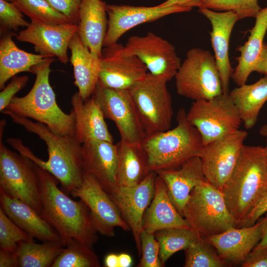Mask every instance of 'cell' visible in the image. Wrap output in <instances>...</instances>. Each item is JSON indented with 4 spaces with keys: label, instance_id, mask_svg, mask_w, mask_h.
Masks as SVG:
<instances>
[{
    "label": "cell",
    "instance_id": "obj_46",
    "mask_svg": "<svg viewBox=\"0 0 267 267\" xmlns=\"http://www.w3.org/2000/svg\"><path fill=\"white\" fill-rule=\"evenodd\" d=\"M203 1L204 0H167L159 5L162 7L178 5L192 9L194 7H200Z\"/></svg>",
    "mask_w": 267,
    "mask_h": 267
},
{
    "label": "cell",
    "instance_id": "obj_6",
    "mask_svg": "<svg viewBox=\"0 0 267 267\" xmlns=\"http://www.w3.org/2000/svg\"><path fill=\"white\" fill-rule=\"evenodd\" d=\"M182 217L203 238L235 227L222 191L207 181L191 191Z\"/></svg>",
    "mask_w": 267,
    "mask_h": 267
},
{
    "label": "cell",
    "instance_id": "obj_37",
    "mask_svg": "<svg viewBox=\"0 0 267 267\" xmlns=\"http://www.w3.org/2000/svg\"><path fill=\"white\" fill-rule=\"evenodd\" d=\"M215 11H232L239 19L255 18L261 10L258 0H204L202 5Z\"/></svg>",
    "mask_w": 267,
    "mask_h": 267
},
{
    "label": "cell",
    "instance_id": "obj_50",
    "mask_svg": "<svg viewBox=\"0 0 267 267\" xmlns=\"http://www.w3.org/2000/svg\"><path fill=\"white\" fill-rule=\"evenodd\" d=\"M119 267H130L132 266V257L128 254L121 253L118 255Z\"/></svg>",
    "mask_w": 267,
    "mask_h": 267
},
{
    "label": "cell",
    "instance_id": "obj_8",
    "mask_svg": "<svg viewBox=\"0 0 267 267\" xmlns=\"http://www.w3.org/2000/svg\"><path fill=\"white\" fill-rule=\"evenodd\" d=\"M175 78L178 94L194 101L223 93L215 56L207 50L189 49Z\"/></svg>",
    "mask_w": 267,
    "mask_h": 267
},
{
    "label": "cell",
    "instance_id": "obj_34",
    "mask_svg": "<svg viewBox=\"0 0 267 267\" xmlns=\"http://www.w3.org/2000/svg\"><path fill=\"white\" fill-rule=\"evenodd\" d=\"M97 255L79 241L73 240L66 244L51 267H99Z\"/></svg>",
    "mask_w": 267,
    "mask_h": 267
},
{
    "label": "cell",
    "instance_id": "obj_48",
    "mask_svg": "<svg viewBox=\"0 0 267 267\" xmlns=\"http://www.w3.org/2000/svg\"><path fill=\"white\" fill-rule=\"evenodd\" d=\"M265 214V217L264 218V221L262 238L253 249H261L267 248V212Z\"/></svg>",
    "mask_w": 267,
    "mask_h": 267
},
{
    "label": "cell",
    "instance_id": "obj_13",
    "mask_svg": "<svg viewBox=\"0 0 267 267\" xmlns=\"http://www.w3.org/2000/svg\"><path fill=\"white\" fill-rule=\"evenodd\" d=\"M125 46L129 54L145 64L150 73L167 82L175 78L181 64L174 45L152 32L130 37Z\"/></svg>",
    "mask_w": 267,
    "mask_h": 267
},
{
    "label": "cell",
    "instance_id": "obj_36",
    "mask_svg": "<svg viewBox=\"0 0 267 267\" xmlns=\"http://www.w3.org/2000/svg\"><path fill=\"white\" fill-rule=\"evenodd\" d=\"M184 251V267L231 266L220 256L215 247L203 238H200Z\"/></svg>",
    "mask_w": 267,
    "mask_h": 267
},
{
    "label": "cell",
    "instance_id": "obj_44",
    "mask_svg": "<svg viewBox=\"0 0 267 267\" xmlns=\"http://www.w3.org/2000/svg\"><path fill=\"white\" fill-rule=\"evenodd\" d=\"M267 212V191L257 205L249 213L241 227L253 225Z\"/></svg>",
    "mask_w": 267,
    "mask_h": 267
},
{
    "label": "cell",
    "instance_id": "obj_41",
    "mask_svg": "<svg viewBox=\"0 0 267 267\" xmlns=\"http://www.w3.org/2000/svg\"><path fill=\"white\" fill-rule=\"evenodd\" d=\"M29 80L27 75L14 76L9 83L0 92V111L8 106L15 95L26 85Z\"/></svg>",
    "mask_w": 267,
    "mask_h": 267
},
{
    "label": "cell",
    "instance_id": "obj_51",
    "mask_svg": "<svg viewBox=\"0 0 267 267\" xmlns=\"http://www.w3.org/2000/svg\"><path fill=\"white\" fill-rule=\"evenodd\" d=\"M260 134L267 138V123L265 124L260 130Z\"/></svg>",
    "mask_w": 267,
    "mask_h": 267
},
{
    "label": "cell",
    "instance_id": "obj_26",
    "mask_svg": "<svg viewBox=\"0 0 267 267\" xmlns=\"http://www.w3.org/2000/svg\"><path fill=\"white\" fill-rule=\"evenodd\" d=\"M0 208L19 227L33 238L43 242L62 243L54 228L33 208L0 190Z\"/></svg>",
    "mask_w": 267,
    "mask_h": 267
},
{
    "label": "cell",
    "instance_id": "obj_28",
    "mask_svg": "<svg viewBox=\"0 0 267 267\" xmlns=\"http://www.w3.org/2000/svg\"><path fill=\"white\" fill-rule=\"evenodd\" d=\"M255 19L247 41L236 48L240 55L236 58L237 64L231 79L237 86L246 84L261 54L267 31V6L261 9Z\"/></svg>",
    "mask_w": 267,
    "mask_h": 267
},
{
    "label": "cell",
    "instance_id": "obj_19",
    "mask_svg": "<svg viewBox=\"0 0 267 267\" xmlns=\"http://www.w3.org/2000/svg\"><path fill=\"white\" fill-rule=\"evenodd\" d=\"M198 12L210 22L212 30L210 40L218 68L223 93L229 92L230 80L234 69L229 58V39L236 22L237 14L232 11L218 12L204 7L198 8Z\"/></svg>",
    "mask_w": 267,
    "mask_h": 267
},
{
    "label": "cell",
    "instance_id": "obj_47",
    "mask_svg": "<svg viewBox=\"0 0 267 267\" xmlns=\"http://www.w3.org/2000/svg\"><path fill=\"white\" fill-rule=\"evenodd\" d=\"M254 71L267 75V44H264L254 68Z\"/></svg>",
    "mask_w": 267,
    "mask_h": 267
},
{
    "label": "cell",
    "instance_id": "obj_24",
    "mask_svg": "<svg viewBox=\"0 0 267 267\" xmlns=\"http://www.w3.org/2000/svg\"><path fill=\"white\" fill-rule=\"evenodd\" d=\"M106 2L82 0L79 10L77 34L92 55L99 59L108 29Z\"/></svg>",
    "mask_w": 267,
    "mask_h": 267
},
{
    "label": "cell",
    "instance_id": "obj_14",
    "mask_svg": "<svg viewBox=\"0 0 267 267\" xmlns=\"http://www.w3.org/2000/svg\"><path fill=\"white\" fill-rule=\"evenodd\" d=\"M98 82L113 89H129L147 74V68L125 45L117 43L102 48L99 59Z\"/></svg>",
    "mask_w": 267,
    "mask_h": 267
},
{
    "label": "cell",
    "instance_id": "obj_7",
    "mask_svg": "<svg viewBox=\"0 0 267 267\" xmlns=\"http://www.w3.org/2000/svg\"><path fill=\"white\" fill-rule=\"evenodd\" d=\"M167 83L149 72L128 89L146 137L171 127L174 112Z\"/></svg>",
    "mask_w": 267,
    "mask_h": 267
},
{
    "label": "cell",
    "instance_id": "obj_17",
    "mask_svg": "<svg viewBox=\"0 0 267 267\" xmlns=\"http://www.w3.org/2000/svg\"><path fill=\"white\" fill-rule=\"evenodd\" d=\"M191 9L178 5L162 7L158 5L148 7L107 4L108 29L103 46L118 43L125 33L140 24L153 22L170 14L188 12Z\"/></svg>",
    "mask_w": 267,
    "mask_h": 267
},
{
    "label": "cell",
    "instance_id": "obj_10",
    "mask_svg": "<svg viewBox=\"0 0 267 267\" xmlns=\"http://www.w3.org/2000/svg\"><path fill=\"white\" fill-rule=\"evenodd\" d=\"M228 93L194 101L186 113L187 120L200 133L203 146L239 129L242 121Z\"/></svg>",
    "mask_w": 267,
    "mask_h": 267
},
{
    "label": "cell",
    "instance_id": "obj_45",
    "mask_svg": "<svg viewBox=\"0 0 267 267\" xmlns=\"http://www.w3.org/2000/svg\"><path fill=\"white\" fill-rule=\"evenodd\" d=\"M18 263L15 252L0 249V267H18Z\"/></svg>",
    "mask_w": 267,
    "mask_h": 267
},
{
    "label": "cell",
    "instance_id": "obj_18",
    "mask_svg": "<svg viewBox=\"0 0 267 267\" xmlns=\"http://www.w3.org/2000/svg\"><path fill=\"white\" fill-rule=\"evenodd\" d=\"M77 30L78 25L71 23L52 25L31 21L25 29L19 32L16 39L32 44L38 54L56 56L66 64L69 61V44Z\"/></svg>",
    "mask_w": 267,
    "mask_h": 267
},
{
    "label": "cell",
    "instance_id": "obj_1",
    "mask_svg": "<svg viewBox=\"0 0 267 267\" xmlns=\"http://www.w3.org/2000/svg\"><path fill=\"white\" fill-rule=\"evenodd\" d=\"M12 121L26 131L39 136L45 143L48 154L44 161L36 157L17 138H10L8 143L19 153L31 159L38 166L46 170L60 182L63 191L71 194L83 183L84 172L82 166L81 145L75 136H60L44 124L29 118L5 112Z\"/></svg>",
    "mask_w": 267,
    "mask_h": 267
},
{
    "label": "cell",
    "instance_id": "obj_38",
    "mask_svg": "<svg viewBox=\"0 0 267 267\" xmlns=\"http://www.w3.org/2000/svg\"><path fill=\"white\" fill-rule=\"evenodd\" d=\"M33 238L15 224L0 207V249L15 252L18 243Z\"/></svg>",
    "mask_w": 267,
    "mask_h": 267
},
{
    "label": "cell",
    "instance_id": "obj_5",
    "mask_svg": "<svg viewBox=\"0 0 267 267\" xmlns=\"http://www.w3.org/2000/svg\"><path fill=\"white\" fill-rule=\"evenodd\" d=\"M176 120L174 129L146 136L141 142L151 172L177 169L190 158L200 156L203 147L201 136L187 120L183 108L178 110Z\"/></svg>",
    "mask_w": 267,
    "mask_h": 267
},
{
    "label": "cell",
    "instance_id": "obj_35",
    "mask_svg": "<svg viewBox=\"0 0 267 267\" xmlns=\"http://www.w3.org/2000/svg\"><path fill=\"white\" fill-rule=\"evenodd\" d=\"M31 21L48 25L70 23L67 18L54 9L46 0H10Z\"/></svg>",
    "mask_w": 267,
    "mask_h": 267
},
{
    "label": "cell",
    "instance_id": "obj_32",
    "mask_svg": "<svg viewBox=\"0 0 267 267\" xmlns=\"http://www.w3.org/2000/svg\"><path fill=\"white\" fill-rule=\"evenodd\" d=\"M64 247L62 243L57 242H43L41 244L33 241L20 242L16 251L18 267H51Z\"/></svg>",
    "mask_w": 267,
    "mask_h": 267
},
{
    "label": "cell",
    "instance_id": "obj_49",
    "mask_svg": "<svg viewBox=\"0 0 267 267\" xmlns=\"http://www.w3.org/2000/svg\"><path fill=\"white\" fill-rule=\"evenodd\" d=\"M105 267H119L118 255L110 253L106 256L104 261Z\"/></svg>",
    "mask_w": 267,
    "mask_h": 267
},
{
    "label": "cell",
    "instance_id": "obj_39",
    "mask_svg": "<svg viewBox=\"0 0 267 267\" xmlns=\"http://www.w3.org/2000/svg\"><path fill=\"white\" fill-rule=\"evenodd\" d=\"M30 23L24 19L23 13L11 1L0 0V32L17 31L19 27H27Z\"/></svg>",
    "mask_w": 267,
    "mask_h": 267
},
{
    "label": "cell",
    "instance_id": "obj_2",
    "mask_svg": "<svg viewBox=\"0 0 267 267\" xmlns=\"http://www.w3.org/2000/svg\"><path fill=\"white\" fill-rule=\"evenodd\" d=\"M41 193L40 215L57 232L62 244L73 240L92 248L98 233L87 206L82 201L70 198L57 186L58 180L37 165Z\"/></svg>",
    "mask_w": 267,
    "mask_h": 267
},
{
    "label": "cell",
    "instance_id": "obj_52",
    "mask_svg": "<svg viewBox=\"0 0 267 267\" xmlns=\"http://www.w3.org/2000/svg\"><path fill=\"white\" fill-rule=\"evenodd\" d=\"M265 152H266V156L267 158V139L266 145L265 147Z\"/></svg>",
    "mask_w": 267,
    "mask_h": 267
},
{
    "label": "cell",
    "instance_id": "obj_25",
    "mask_svg": "<svg viewBox=\"0 0 267 267\" xmlns=\"http://www.w3.org/2000/svg\"><path fill=\"white\" fill-rule=\"evenodd\" d=\"M171 228L191 229L174 205L164 181L157 175L154 195L143 217V230L154 234Z\"/></svg>",
    "mask_w": 267,
    "mask_h": 267
},
{
    "label": "cell",
    "instance_id": "obj_27",
    "mask_svg": "<svg viewBox=\"0 0 267 267\" xmlns=\"http://www.w3.org/2000/svg\"><path fill=\"white\" fill-rule=\"evenodd\" d=\"M68 48L71 52L74 84L81 98L86 100L92 95L98 81L99 59L83 44L77 33L71 39Z\"/></svg>",
    "mask_w": 267,
    "mask_h": 267
},
{
    "label": "cell",
    "instance_id": "obj_53",
    "mask_svg": "<svg viewBox=\"0 0 267 267\" xmlns=\"http://www.w3.org/2000/svg\"><path fill=\"white\" fill-rule=\"evenodd\" d=\"M7 0V1H10V0Z\"/></svg>",
    "mask_w": 267,
    "mask_h": 267
},
{
    "label": "cell",
    "instance_id": "obj_16",
    "mask_svg": "<svg viewBox=\"0 0 267 267\" xmlns=\"http://www.w3.org/2000/svg\"><path fill=\"white\" fill-rule=\"evenodd\" d=\"M156 176V172H151L139 184L133 186L118 185L109 194L132 232L139 255L143 217L154 195Z\"/></svg>",
    "mask_w": 267,
    "mask_h": 267
},
{
    "label": "cell",
    "instance_id": "obj_43",
    "mask_svg": "<svg viewBox=\"0 0 267 267\" xmlns=\"http://www.w3.org/2000/svg\"><path fill=\"white\" fill-rule=\"evenodd\" d=\"M241 265L242 267H267V248L253 249Z\"/></svg>",
    "mask_w": 267,
    "mask_h": 267
},
{
    "label": "cell",
    "instance_id": "obj_15",
    "mask_svg": "<svg viewBox=\"0 0 267 267\" xmlns=\"http://www.w3.org/2000/svg\"><path fill=\"white\" fill-rule=\"evenodd\" d=\"M248 133L236 132L203 146L200 155L204 175L208 182L221 191L230 177Z\"/></svg>",
    "mask_w": 267,
    "mask_h": 267
},
{
    "label": "cell",
    "instance_id": "obj_20",
    "mask_svg": "<svg viewBox=\"0 0 267 267\" xmlns=\"http://www.w3.org/2000/svg\"><path fill=\"white\" fill-rule=\"evenodd\" d=\"M84 172L93 178L108 194L118 186L116 145L103 140H91L81 145Z\"/></svg>",
    "mask_w": 267,
    "mask_h": 267
},
{
    "label": "cell",
    "instance_id": "obj_40",
    "mask_svg": "<svg viewBox=\"0 0 267 267\" xmlns=\"http://www.w3.org/2000/svg\"><path fill=\"white\" fill-rule=\"evenodd\" d=\"M140 240L141 257L137 267H164L159 257L160 244L154 234L143 230Z\"/></svg>",
    "mask_w": 267,
    "mask_h": 267
},
{
    "label": "cell",
    "instance_id": "obj_12",
    "mask_svg": "<svg viewBox=\"0 0 267 267\" xmlns=\"http://www.w3.org/2000/svg\"><path fill=\"white\" fill-rule=\"evenodd\" d=\"M70 194L87 206L93 224L99 234L112 237L116 227L130 230L109 194L90 175L84 172L83 183Z\"/></svg>",
    "mask_w": 267,
    "mask_h": 267
},
{
    "label": "cell",
    "instance_id": "obj_3",
    "mask_svg": "<svg viewBox=\"0 0 267 267\" xmlns=\"http://www.w3.org/2000/svg\"><path fill=\"white\" fill-rule=\"evenodd\" d=\"M267 191V158L265 147L243 145L235 167L221 191L236 228Z\"/></svg>",
    "mask_w": 267,
    "mask_h": 267
},
{
    "label": "cell",
    "instance_id": "obj_42",
    "mask_svg": "<svg viewBox=\"0 0 267 267\" xmlns=\"http://www.w3.org/2000/svg\"><path fill=\"white\" fill-rule=\"evenodd\" d=\"M56 10L65 16L70 22L78 24L82 0H46Z\"/></svg>",
    "mask_w": 267,
    "mask_h": 267
},
{
    "label": "cell",
    "instance_id": "obj_9",
    "mask_svg": "<svg viewBox=\"0 0 267 267\" xmlns=\"http://www.w3.org/2000/svg\"><path fill=\"white\" fill-rule=\"evenodd\" d=\"M0 138V190L41 212V193L37 165L29 158L18 154Z\"/></svg>",
    "mask_w": 267,
    "mask_h": 267
},
{
    "label": "cell",
    "instance_id": "obj_31",
    "mask_svg": "<svg viewBox=\"0 0 267 267\" xmlns=\"http://www.w3.org/2000/svg\"><path fill=\"white\" fill-rule=\"evenodd\" d=\"M228 94L244 127L251 129L257 123L260 111L267 101V75L254 84L238 86L229 91Z\"/></svg>",
    "mask_w": 267,
    "mask_h": 267
},
{
    "label": "cell",
    "instance_id": "obj_33",
    "mask_svg": "<svg viewBox=\"0 0 267 267\" xmlns=\"http://www.w3.org/2000/svg\"><path fill=\"white\" fill-rule=\"evenodd\" d=\"M154 235L160 244L159 257L164 266L173 255L185 250L201 238L195 230L181 228L161 230Z\"/></svg>",
    "mask_w": 267,
    "mask_h": 267
},
{
    "label": "cell",
    "instance_id": "obj_29",
    "mask_svg": "<svg viewBox=\"0 0 267 267\" xmlns=\"http://www.w3.org/2000/svg\"><path fill=\"white\" fill-rule=\"evenodd\" d=\"M116 145L117 185L133 186L139 184L151 172L147 154L141 143L128 142L121 139Z\"/></svg>",
    "mask_w": 267,
    "mask_h": 267
},
{
    "label": "cell",
    "instance_id": "obj_23",
    "mask_svg": "<svg viewBox=\"0 0 267 267\" xmlns=\"http://www.w3.org/2000/svg\"><path fill=\"white\" fill-rule=\"evenodd\" d=\"M71 103L75 118V137L81 144L91 140L114 142L105 118L92 95L84 100L77 92L72 95Z\"/></svg>",
    "mask_w": 267,
    "mask_h": 267
},
{
    "label": "cell",
    "instance_id": "obj_22",
    "mask_svg": "<svg viewBox=\"0 0 267 267\" xmlns=\"http://www.w3.org/2000/svg\"><path fill=\"white\" fill-rule=\"evenodd\" d=\"M155 172L164 181L172 201L182 216L191 191L197 185L207 181L199 156L190 158L177 169L161 170Z\"/></svg>",
    "mask_w": 267,
    "mask_h": 267
},
{
    "label": "cell",
    "instance_id": "obj_30",
    "mask_svg": "<svg viewBox=\"0 0 267 267\" xmlns=\"http://www.w3.org/2000/svg\"><path fill=\"white\" fill-rule=\"evenodd\" d=\"M15 33L5 32L0 40V89H2L6 83L16 74L28 72L48 57L34 54L19 48L12 40Z\"/></svg>",
    "mask_w": 267,
    "mask_h": 267
},
{
    "label": "cell",
    "instance_id": "obj_11",
    "mask_svg": "<svg viewBox=\"0 0 267 267\" xmlns=\"http://www.w3.org/2000/svg\"><path fill=\"white\" fill-rule=\"evenodd\" d=\"M92 96L104 118L114 122L121 140L142 142L145 134L128 89L107 88L98 81Z\"/></svg>",
    "mask_w": 267,
    "mask_h": 267
},
{
    "label": "cell",
    "instance_id": "obj_4",
    "mask_svg": "<svg viewBox=\"0 0 267 267\" xmlns=\"http://www.w3.org/2000/svg\"><path fill=\"white\" fill-rule=\"evenodd\" d=\"M54 60L53 57H47L35 65L32 73L36 77L31 90L24 96H15L2 113L34 119L60 136H75L74 113L71 110L70 114H66L60 108L49 83L50 66Z\"/></svg>",
    "mask_w": 267,
    "mask_h": 267
},
{
    "label": "cell",
    "instance_id": "obj_21",
    "mask_svg": "<svg viewBox=\"0 0 267 267\" xmlns=\"http://www.w3.org/2000/svg\"><path fill=\"white\" fill-rule=\"evenodd\" d=\"M264 218L253 225L234 227L204 239L216 249L220 256L230 265L241 264L261 239Z\"/></svg>",
    "mask_w": 267,
    "mask_h": 267
}]
</instances>
